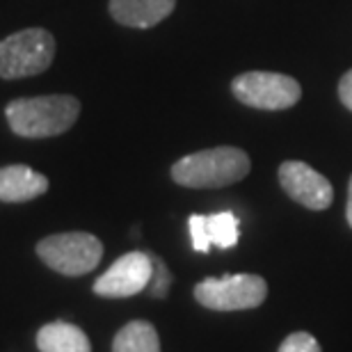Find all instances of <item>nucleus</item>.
I'll list each match as a JSON object with an SVG mask.
<instances>
[{
  "label": "nucleus",
  "instance_id": "f257e3e1",
  "mask_svg": "<svg viewBox=\"0 0 352 352\" xmlns=\"http://www.w3.org/2000/svg\"><path fill=\"white\" fill-rule=\"evenodd\" d=\"M80 115V101L69 94L16 98L7 103L5 117L21 138H55L67 133Z\"/></svg>",
  "mask_w": 352,
  "mask_h": 352
},
{
  "label": "nucleus",
  "instance_id": "f03ea898",
  "mask_svg": "<svg viewBox=\"0 0 352 352\" xmlns=\"http://www.w3.org/2000/svg\"><path fill=\"white\" fill-rule=\"evenodd\" d=\"M250 156L236 146H215L176 160L172 179L186 188H224L250 174Z\"/></svg>",
  "mask_w": 352,
  "mask_h": 352
},
{
  "label": "nucleus",
  "instance_id": "7ed1b4c3",
  "mask_svg": "<svg viewBox=\"0 0 352 352\" xmlns=\"http://www.w3.org/2000/svg\"><path fill=\"white\" fill-rule=\"evenodd\" d=\"M55 37L44 28H28L0 41V78L37 76L53 65Z\"/></svg>",
  "mask_w": 352,
  "mask_h": 352
},
{
  "label": "nucleus",
  "instance_id": "20e7f679",
  "mask_svg": "<svg viewBox=\"0 0 352 352\" xmlns=\"http://www.w3.org/2000/svg\"><path fill=\"white\" fill-rule=\"evenodd\" d=\"M37 256L55 272L67 277H80L101 263L103 245L96 236L85 231L53 234L37 243Z\"/></svg>",
  "mask_w": 352,
  "mask_h": 352
},
{
  "label": "nucleus",
  "instance_id": "39448f33",
  "mask_svg": "<svg viewBox=\"0 0 352 352\" xmlns=\"http://www.w3.org/2000/svg\"><path fill=\"white\" fill-rule=\"evenodd\" d=\"M267 295V284L258 274H224L208 277L195 286V298L201 307L213 311H241L261 307Z\"/></svg>",
  "mask_w": 352,
  "mask_h": 352
},
{
  "label": "nucleus",
  "instance_id": "423d86ee",
  "mask_svg": "<svg viewBox=\"0 0 352 352\" xmlns=\"http://www.w3.org/2000/svg\"><path fill=\"white\" fill-rule=\"evenodd\" d=\"M231 89L238 101L258 110H286L302 98L298 80L274 72H248L234 78Z\"/></svg>",
  "mask_w": 352,
  "mask_h": 352
},
{
  "label": "nucleus",
  "instance_id": "0eeeda50",
  "mask_svg": "<svg viewBox=\"0 0 352 352\" xmlns=\"http://www.w3.org/2000/svg\"><path fill=\"white\" fill-rule=\"evenodd\" d=\"M153 274L151 254L146 252H129L119 256L101 277L94 281V293L101 298H131L149 288Z\"/></svg>",
  "mask_w": 352,
  "mask_h": 352
},
{
  "label": "nucleus",
  "instance_id": "6e6552de",
  "mask_svg": "<svg viewBox=\"0 0 352 352\" xmlns=\"http://www.w3.org/2000/svg\"><path fill=\"white\" fill-rule=\"evenodd\" d=\"M279 183L291 199L311 210H325L332 204V183L302 160H286L279 167Z\"/></svg>",
  "mask_w": 352,
  "mask_h": 352
},
{
  "label": "nucleus",
  "instance_id": "1a4fd4ad",
  "mask_svg": "<svg viewBox=\"0 0 352 352\" xmlns=\"http://www.w3.org/2000/svg\"><path fill=\"white\" fill-rule=\"evenodd\" d=\"M48 190V179L28 165L0 167V201L21 204L37 199Z\"/></svg>",
  "mask_w": 352,
  "mask_h": 352
},
{
  "label": "nucleus",
  "instance_id": "9d476101",
  "mask_svg": "<svg viewBox=\"0 0 352 352\" xmlns=\"http://www.w3.org/2000/svg\"><path fill=\"white\" fill-rule=\"evenodd\" d=\"M176 0H110V14L129 28H153L174 12Z\"/></svg>",
  "mask_w": 352,
  "mask_h": 352
},
{
  "label": "nucleus",
  "instance_id": "9b49d317",
  "mask_svg": "<svg viewBox=\"0 0 352 352\" xmlns=\"http://www.w3.org/2000/svg\"><path fill=\"white\" fill-rule=\"evenodd\" d=\"M37 348L41 352H91V343L80 327L55 320L37 332Z\"/></svg>",
  "mask_w": 352,
  "mask_h": 352
},
{
  "label": "nucleus",
  "instance_id": "f8f14e48",
  "mask_svg": "<svg viewBox=\"0 0 352 352\" xmlns=\"http://www.w3.org/2000/svg\"><path fill=\"white\" fill-rule=\"evenodd\" d=\"M112 352H160L158 332L151 322L133 320L117 332Z\"/></svg>",
  "mask_w": 352,
  "mask_h": 352
},
{
  "label": "nucleus",
  "instance_id": "ddd939ff",
  "mask_svg": "<svg viewBox=\"0 0 352 352\" xmlns=\"http://www.w3.org/2000/svg\"><path fill=\"white\" fill-rule=\"evenodd\" d=\"M206 231L210 245L220 250H231L238 243V220L231 210L206 215Z\"/></svg>",
  "mask_w": 352,
  "mask_h": 352
},
{
  "label": "nucleus",
  "instance_id": "4468645a",
  "mask_svg": "<svg viewBox=\"0 0 352 352\" xmlns=\"http://www.w3.org/2000/svg\"><path fill=\"white\" fill-rule=\"evenodd\" d=\"M151 261H153V274H151V281H149V291H151L153 298H165L167 291H170V286H172V274L158 256L151 254Z\"/></svg>",
  "mask_w": 352,
  "mask_h": 352
},
{
  "label": "nucleus",
  "instance_id": "2eb2a0df",
  "mask_svg": "<svg viewBox=\"0 0 352 352\" xmlns=\"http://www.w3.org/2000/svg\"><path fill=\"white\" fill-rule=\"evenodd\" d=\"M279 352H320V343L309 332H293L279 346Z\"/></svg>",
  "mask_w": 352,
  "mask_h": 352
},
{
  "label": "nucleus",
  "instance_id": "dca6fc26",
  "mask_svg": "<svg viewBox=\"0 0 352 352\" xmlns=\"http://www.w3.org/2000/svg\"><path fill=\"white\" fill-rule=\"evenodd\" d=\"M188 229H190V238H192V250L208 252L210 241H208V231H206V215H190Z\"/></svg>",
  "mask_w": 352,
  "mask_h": 352
},
{
  "label": "nucleus",
  "instance_id": "f3484780",
  "mask_svg": "<svg viewBox=\"0 0 352 352\" xmlns=\"http://www.w3.org/2000/svg\"><path fill=\"white\" fill-rule=\"evenodd\" d=\"M339 98L348 110H352V69L346 72V76L339 82Z\"/></svg>",
  "mask_w": 352,
  "mask_h": 352
},
{
  "label": "nucleus",
  "instance_id": "a211bd4d",
  "mask_svg": "<svg viewBox=\"0 0 352 352\" xmlns=\"http://www.w3.org/2000/svg\"><path fill=\"white\" fill-rule=\"evenodd\" d=\"M346 215H348V224L352 227V176H350V186H348V210H346Z\"/></svg>",
  "mask_w": 352,
  "mask_h": 352
}]
</instances>
